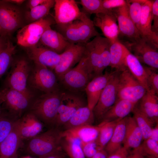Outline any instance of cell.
Returning a JSON list of instances; mask_svg holds the SVG:
<instances>
[{
    "mask_svg": "<svg viewBox=\"0 0 158 158\" xmlns=\"http://www.w3.org/2000/svg\"><path fill=\"white\" fill-rule=\"evenodd\" d=\"M86 105L83 99L79 96L72 93L64 92L54 125L57 127L63 126L78 109Z\"/></svg>",
    "mask_w": 158,
    "mask_h": 158,
    "instance_id": "cell-14",
    "label": "cell"
},
{
    "mask_svg": "<svg viewBox=\"0 0 158 158\" xmlns=\"http://www.w3.org/2000/svg\"><path fill=\"white\" fill-rule=\"evenodd\" d=\"M0 158H2L0 157Z\"/></svg>",
    "mask_w": 158,
    "mask_h": 158,
    "instance_id": "cell-59",
    "label": "cell"
},
{
    "mask_svg": "<svg viewBox=\"0 0 158 158\" xmlns=\"http://www.w3.org/2000/svg\"><path fill=\"white\" fill-rule=\"evenodd\" d=\"M46 0H30L28 3L27 6L31 9L44 3Z\"/></svg>",
    "mask_w": 158,
    "mask_h": 158,
    "instance_id": "cell-47",
    "label": "cell"
},
{
    "mask_svg": "<svg viewBox=\"0 0 158 158\" xmlns=\"http://www.w3.org/2000/svg\"><path fill=\"white\" fill-rule=\"evenodd\" d=\"M22 158H31L29 156H26V157H23Z\"/></svg>",
    "mask_w": 158,
    "mask_h": 158,
    "instance_id": "cell-57",
    "label": "cell"
},
{
    "mask_svg": "<svg viewBox=\"0 0 158 158\" xmlns=\"http://www.w3.org/2000/svg\"><path fill=\"white\" fill-rule=\"evenodd\" d=\"M29 58L35 64L54 69L59 63L60 54L43 46H34L26 48Z\"/></svg>",
    "mask_w": 158,
    "mask_h": 158,
    "instance_id": "cell-17",
    "label": "cell"
},
{
    "mask_svg": "<svg viewBox=\"0 0 158 158\" xmlns=\"http://www.w3.org/2000/svg\"><path fill=\"white\" fill-rule=\"evenodd\" d=\"M48 16L21 28L16 35L18 44L25 48L37 45L44 31L55 22Z\"/></svg>",
    "mask_w": 158,
    "mask_h": 158,
    "instance_id": "cell-8",
    "label": "cell"
},
{
    "mask_svg": "<svg viewBox=\"0 0 158 158\" xmlns=\"http://www.w3.org/2000/svg\"><path fill=\"white\" fill-rule=\"evenodd\" d=\"M128 154V150L121 147L113 153L108 155L107 158H126Z\"/></svg>",
    "mask_w": 158,
    "mask_h": 158,
    "instance_id": "cell-46",
    "label": "cell"
},
{
    "mask_svg": "<svg viewBox=\"0 0 158 158\" xmlns=\"http://www.w3.org/2000/svg\"></svg>",
    "mask_w": 158,
    "mask_h": 158,
    "instance_id": "cell-60",
    "label": "cell"
},
{
    "mask_svg": "<svg viewBox=\"0 0 158 158\" xmlns=\"http://www.w3.org/2000/svg\"><path fill=\"white\" fill-rule=\"evenodd\" d=\"M22 141L17 120L11 131L0 143V157L9 158L14 155L17 153Z\"/></svg>",
    "mask_w": 158,
    "mask_h": 158,
    "instance_id": "cell-26",
    "label": "cell"
},
{
    "mask_svg": "<svg viewBox=\"0 0 158 158\" xmlns=\"http://www.w3.org/2000/svg\"><path fill=\"white\" fill-rule=\"evenodd\" d=\"M121 120L118 119L107 122H101L98 125L99 127V133L95 141L100 149H104L110 140L117 123Z\"/></svg>",
    "mask_w": 158,
    "mask_h": 158,
    "instance_id": "cell-33",
    "label": "cell"
},
{
    "mask_svg": "<svg viewBox=\"0 0 158 158\" xmlns=\"http://www.w3.org/2000/svg\"><path fill=\"white\" fill-rule=\"evenodd\" d=\"M147 91L128 69L118 71L116 100L125 99L137 104Z\"/></svg>",
    "mask_w": 158,
    "mask_h": 158,
    "instance_id": "cell-5",
    "label": "cell"
},
{
    "mask_svg": "<svg viewBox=\"0 0 158 158\" xmlns=\"http://www.w3.org/2000/svg\"><path fill=\"white\" fill-rule=\"evenodd\" d=\"M147 158H158V157H155L153 156H146Z\"/></svg>",
    "mask_w": 158,
    "mask_h": 158,
    "instance_id": "cell-56",
    "label": "cell"
},
{
    "mask_svg": "<svg viewBox=\"0 0 158 158\" xmlns=\"http://www.w3.org/2000/svg\"><path fill=\"white\" fill-rule=\"evenodd\" d=\"M143 140L142 133L133 117L127 116L123 147L129 149L138 148Z\"/></svg>",
    "mask_w": 158,
    "mask_h": 158,
    "instance_id": "cell-25",
    "label": "cell"
},
{
    "mask_svg": "<svg viewBox=\"0 0 158 158\" xmlns=\"http://www.w3.org/2000/svg\"><path fill=\"white\" fill-rule=\"evenodd\" d=\"M9 158H18L17 153Z\"/></svg>",
    "mask_w": 158,
    "mask_h": 158,
    "instance_id": "cell-54",
    "label": "cell"
},
{
    "mask_svg": "<svg viewBox=\"0 0 158 158\" xmlns=\"http://www.w3.org/2000/svg\"><path fill=\"white\" fill-rule=\"evenodd\" d=\"M63 131L53 128L28 140L25 147L29 154L39 157L49 154L60 149Z\"/></svg>",
    "mask_w": 158,
    "mask_h": 158,
    "instance_id": "cell-3",
    "label": "cell"
},
{
    "mask_svg": "<svg viewBox=\"0 0 158 158\" xmlns=\"http://www.w3.org/2000/svg\"><path fill=\"white\" fill-rule=\"evenodd\" d=\"M85 44H71L61 54L60 61L54 70L61 81L65 74L78 63L85 53Z\"/></svg>",
    "mask_w": 158,
    "mask_h": 158,
    "instance_id": "cell-12",
    "label": "cell"
},
{
    "mask_svg": "<svg viewBox=\"0 0 158 158\" xmlns=\"http://www.w3.org/2000/svg\"><path fill=\"white\" fill-rule=\"evenodd\" d=\"M95 118L92 110L87 105L78 109L63 126L66 130L83 125H92Z\"/></svg>",
    "mask_w": 158,
    "mask_h": 158,
    "instance_id": "cell-30",
    "label": "cell"
},
{
    "mask_svg": "<svg viewBox=\"0 0 158 158\" xmlns=\"http://www.w3.org/2000/svg\"><path fill=\"white\" fill-rule=\"evenodd\" d=\"M99 131L98 125H86L65 130L63 137L77 139L81 142H87L95 140Z\"/></svg>",
    "mask_w": 158,
    "mask_h": 158,
    "instance_id": "cell-28",
    "label": "cell"
},
{
    "mask_svg": "<svg viewBox=\"0 0 158 158\" xmlns=\"http://www.w3.org/2000/svg\"><path fill=\"white\" fill-rule=\"evenodd\" d=\"M137 149L144 156L158 157V142L150 138L144 140Z\"/></svg>",
    "mask_w": 158,
    "mask_h": 158,
    "instance_id": "cell-41",
    "label": "cell"
},
{
    "mask_svg": "<svg viewBox=\"0 0 158 158\" xmlns=\"http://www.w3.org/2000/svg\"><path fill=\"white\" fill-rule=\"evenodd\" d=\"M149 138H150L158 142V123L154 128H153Z\"/></svg>",
    "mask_w": 158,
    "mask_h": 158,
    "instance_id": "cell-52",
    "label": "cell"
},
{
    "mask_svg": "<svg viewBox=\"0 0 158 158\" xmlns=\"http://www.w3.org/2000/svg\"><path fill=\"white\" fill-rule=\"evenodd\" d=\"M136 104L125 99L116 100L104 115L101 122L122 119L132 112Z\"/></svg>",
    "mask_w": 158,
    "mask_h": 158,
    "instance_id": "cell-27",
    "label": "cell"
},
{
    "mask_svg": "<svg viewBox=\"0 0 158 158\" xmlns=\"http://www.w3.org/2000/svg\"><path fill=\"white\" fill-rule=\"evenodd\" d=\"M126 158H145L144 156L138 149H134L132 153L128 155Z\"/></svg>",
    "mask_w": 158,
    "mask_h": 158,
    "instance_id": "cell-49",
    "label": "cell"
},
{
    "mask_svg": "<svg viewBox=\"0 0 158 158\" xmlns=\"http://www.w3.org/2000/svg\"><path fill=\"white\" fill-rule=\"evenodd\" d=\"M102 36H97L85 44V53L94 78L103 74L101 64V43Z\"/></svg>",
    "mask_w": 158,
    "mask_h": 158,
    "instance_id": "cell-22",
    "label": "cell"
},
{
    "mask_svg": "<svg viewBox=\"0 0 158 158\" xmlns=\"http://www.w3.org/2000/svg\"><path fill=\"white\" fill-rule=\"evenodd\" d=\"M126 62L127 69L131 74L148 91L147 74L145 66L130 51L126 56Z\"/></svg>",
    "mask_w": 158,
    "mask_h": 158,
    "instance_id": "cell-31",
    "label": "cell"
},
{
    "mask_svg": "<svg viewBox=\"0 0 158 158\" xmlns=\"http://www.w3.org/2000/svg\"><path fill=\"white\" fill-rule=\"evenodd\" d=\"M145 68L147 74L148 90L158 95V74L155 72L156 70L147 66H145Z\"/></svg>",
    "mask_w": 158,
    "mask_h": 158,
    "instance_id": "cell-42",
    "label": "cell"
},
{
    "mask_svg": "<svg viewBox=\"0 0 158 158\" xmlns=\"http://www.w3.org/2000/svg\"><path fill=\"white\" fill-rule=\"evenodd\" d=\"M144 0H126L130 16L138 28L139 26Z\"/></svg>",
    "mask_w": 158,
    "mask_h": 158,
    "instance_id": "cell-40",
    "label": "cell"
},
{
    "mask_svg": "<svg viewBox=\"0 0 158 158\" xmlns=\"http://www.w3.org/2000/svg\"><path fill=\"white\" fill-rule=\"evenodd\" d=\"M57 25L58 32L71 44H86L92 38L100 35L92 20L84 12L78 20L68 24Z\"/></svg>",
    "mask_w": 158,
    "mask_h": 158,
    "instance_id": "cell-1",
    "label": "cell"
},
{
    "mask_svg": "<svg viewBox=\"0 0 158 158\" xmlns=\"http://www.w3.org/2000/svg\"><path fill=\"white\" fill-rule=\"evenodd\" d=\"M7 2L17 5H20L25 1L24 0H4Z\"/></svg>",
    "mask_w": 158,
    "mask_h": 158,
    "instance_id": "cell-53",
    "label": "cell"
},
{
    "mask_svg": "<svg viewBox=\"0 0 158 158\" xmlns=\"http://www.w3.org/2000/svg\"><path fill=\"white\" fill-rule=\"evenodd\" d=\"M2 103V101L1 99V100H0V115L1 113V104Z\"/></svg>",
    "mask_w": 158,
    "mask_h": 158,
    "instance_id": "cell-55",
    "label": "cell"
},
{
    "mask_svg": "<svg viewBox=\"0 0 158 158\" xmlns=\"http://www.w3.org/2000/svg\"><path fill=\"white\" fill-rule=\"evenodd\" d=\"M106 71L104 74L94 78L88 84L85 91L87 99V105L93 110L100 95L114 73Z\"/></svg>",
    "mask_w": 158,
    "mask_h": 158,
    "instance_id": "cell-21",
    "label": "cell"
},
{
    "mask_svg": "<svg viewBox=\"0 0 158 158\" xmlns=\"http://www.w3.org/2000/svg\"><path fill=\"white\" fill-rule=\"evenodd\" d=\"M138 108L154 123L158 121V97L153 92L147 91L139 101Z\"/></svg>",
    "mask_w": 158,
    "mask_h": 158,
    "instance_id": "cell-29",
    "label": "cell"
},
{
    "mask_svg": "<svg viewBox=\"0 0 158 158\" xmlns=\"http://www.w3.org/2000/svg\"><path fill=\"white\" fill-rule=\"evenodd\" d=\"M130 51L118 39L111 42L110 47L111 61L109 66L116 71H121L127 69L126 59Z\"/></svg>",
    "mask_w": 158,
    "mask_h": 158,
    "instance_id": "cell-24",
    "label": "cell"
},
{
    "mask_svg": "<svg viewBox=\"0 0 158 158\" xmlns=\"http://www.w3.org/2000/svg\"><path fill=\"white\" fill-rule=\"evenodd\" d=\"M54 6V19L57 25L71 23L80 18L83 13L74 0H55Z\"/></svg>",
    "mask_w": 158,
    "mask_h": 158,
    "instance_id": "cell-15",
    "label": "cell"
},
{
    "mask_svg": "<svg viewBox=\"0 0 158 158\" xmlns=\"http://www.w3.org/2000/svg\"><path fill=\"white\" fill-rule=\"evenodd\" d=\"M8 39L0 36V54L6 48L7 45Z\"/></svg>",
    "mask_w": 158,
    "mask_h": 158,
    "instance_id": "cell-50",
    "label": "cell"
},
{
    "mask_svg": "<svg viewBox=\"0 0 158 158\" xmlns=\"http://www.w3.org/2000/svg\"><path fill=\"white\" fill-rule=\"evenodd\" d=\"M118 74V71H114L92 110L95 118L97 120L101 121L105 114L116 100Z\"/></svg>",
    "mask_w": 158,
    "mask_h": 158,
    "instance_id": "cell-13",
    "label": "cell"
},
{
    "mask_svg": "<svg viewBox=\"0 0 158 158\" xmlns=\"http://www.w3.org/2000/svg\"><path fill=\"white\" fill-rule=\"evenodd\" d=\"M17 124L22 140H28L39 134L43 128L42 123L29 111L18 119Z\"/></svg>",
    "mask_w": 158,
    "mask_h": 158,
    "instance_id": "cell-20",
    "label": "cell"
},
{
    "mask_svg": "<svg viewBox=\"0 0 158 158\" xmlns=\"http://www.w3.org/2000/svg\"><path fill=\"white\" fill-rule=\"evenodd\" d=\"M125 46L141 62L149 67L158 69V46L142 38L133 42H126Z\"/></svg>",
    "mask_w": 158,
    "mask_h": 158,
    "instance_id": "cell-11",
    "label": "cell"
},
{
    "mask_svg": "<svg viewBox=\"0 0 158 158\" xmlns=\"http://www.w3.org/2000/svg\"><path fill=\"white\" fill-rule=\"evenodd\" d=\"M61 147L70 158H85L81 145L77 139L63 137Z\"/></svg>",
    "mask_w": 158,
    "mask_h": 158,
    "instance_id": "cell-36",
    "label": "cell"
},
{
    "mask_svg": "<svg viewBox=\"0 0 158 158\" xmlns=\"http://www.w3.org/2000/svg\"><path fill=\"white\" fill-rule=\"evenodd\" d=\"M60 149L49 154L39 157V158H63V156Z\"/></svg>",
    "mask_w": 158,
    "mask_h": 158,
    "instance_id": "cell-48",
    "label": "cell"
},
{
    "mask_svg": "<svg viewBox=\"0 0 158 158\" xmlns=\"http://www.w3.org/2000/svg\"><path fill=\"white\" fill-rule=\"evenodd\" d=\"M32 93L6 87L0 91V97L9 114L19 119L28 110L33 101Z\"/></svg>",
    "mask_w": 158,
    "mask_h": 158,
    "instance_id": "cell-6",
    "label": "cell"
},
{
    "mask_svg": "<svg viewBox=\"0 0 158 158\" xmlns=\"http://www.w3.org/2000/svg\"><path fill=\"white\" fill-rule=\"evenodd\" d=\"M1 100V98H0V100Z\"/></svg>",
    "mask_w": 158,
    "mask_h": 158,
    "instance_id": "cell-58",
    "label": "cell"
},
{
    "mask_svg": "<svg viewBox=\"0 0 158 158\" xmlns=\"http://www.w3.org/2000/svg\"><path fill=\"white\" fill-rule=\"evenodd\" d=\"M17 119L9 114L1 113L0 115V143L11 131Z\"/></svg>",
    "mask_w": 158,
    "mask_h": 158,
    "instance_id": "cell-38",
    "label": "cell"
},
{
    "mask_svg": "<svg viewBox=\"0 0 158 158\" xmlns=\"http://www.w3.org/2000/svg\"><path fill=\"white\" fill-rule=\"evenodd\" d=\"M92 21L95 26L99 28L105 37L111 42L118 39L119 30L117 18L112 10L95 15Z\"/></svg>",
    "mask_w": 158,
    "mask_h": 158,
    "instance_id": "cell-18",
    "label": "cell"
},
{
    "mask_svg": "<svg viewBox=\"0 0 158 158\" xmlns=\"http://www.w3.org/2000/svg\"><path fill=\"white\" fill-rule=\"evenodd\" d=\"M126 0H102V6L107 11L122 7L126 4Z\"/></svg>",
    "mask_w": 158,
    "mask_h": 158,
    "instance_id": "cell-44",
    "label": "cell"
},
{
    "mask_svg": "<svg viewBox=\"0 0 158 158\" xmlns=\"http://www.w3.org/2000/svg\"><path fill=\"white\" fill-rule=\"evenodd\" d=\"M133 117L142 133L143 140L149 138L154 123L137 107L136 104L132 112Z\"/></svg>",
    "mask_w": 158,
    "mask_h": 158,
    "instance_id": "cell-35",
    "label": "cell"
},
{
    "mask_svg": "<svg viewBox=\"0 0 158 158\" xmlns=\"http://www.w3.org/2000/svg\"><path fill=\"white\" fill-rule=\"evenodd\" d=\"M152 0H144L140 19L138 30L141 38L158 46V34L152 30Z\"/></svg>",
    "mask_w": 158,
    "mask_h": 158,
    "instance_id": "cell-19",
    "label": "cell"
},
{
    "mask_svg": "<svg viewBox=\"0 0 158 158\" xmlns=\"http://www.w3.org/2000/svg\"><path fill=\"white\" fill-rule=\"evenodd\" d=\"M108 154L104 149L99 150L91 158H107Z\"/></svg>",
    "mask_w": 158,
    "mask_h": 158,
    "instance_id": "cell-51",
    "label": "cell"
},
{
    "mask_svg": "<svg viewBox=\"0 0 158 158\" xmlns=\"http://www.w3.org/2000/svg\"><path fill=\"white\" fill-rule=\"evenodd\" d=\"M94 78L87 56L85 54L77 65L67 72L60 81L69 91H85L88 83Z\"/></svg>",
    "mask_w": 158,
    "mask_h": 158,
    "instance_id": "cell-4",
    "label": "cell"
},
{
    "mask_svg": "<svg viewBox=\"0 0 158 158\" xmlns=\"http://www.w3.org/2000/svg\"><path fill=\"white\" fill-rule=\"evenodd\" d=\"M152 15L153 25L152 26L153 32L158 34V0L153 1L152 7Z\"/></svg>",
    "mask_w": 158,
    "mask_h": 158,
    "instance_id": "cell-45",
    "label": "cell"
},
{
    "mask_svg": "<svg viewBox=\"0 0 158 158\" xmlns=\"http://www.w3.org/2000/svg\"><path fill=\"white\" fill-rule=\"evenodd\" d=\"M16 47L8 39L6 49L0 54V78L6 73L12 62Z\"/></svg>",
    "mask_w": 158,
    "mask_h": 158,
    "instance_id": "cell-37",
    "label": "cell"
},
{
    "mask_svg": "<svg viewBox=\"0 0 158 158\" xmlns=\"http://www.w3.org/2000/svg\"><path fill=\"white\" fill-rule=\"evenodd\" d=\"M127 117L118 122L110 140L104 148V150L108 155L113 153L122 147L121 145L125 136Z\"/></svg>",
    "mask_w": 158,
    "mask_h": 158,
    "instance_id": "cell-32",
    "label": "cell"
},
{
    "mask_svg": "<svg viewBox=\"0 0 158 158\" xmlns=\"http://www.w3.org/2000/svg\"><path fill=\"white\" fill-rule=\"evenodd\" d=\"M23 23L19 7L4 0H0V36L8 39L15 31L23 27Z\"/></svg>",
    "mask_w": 158,
    "mask_h": 158,
    "instance_id": "cell-7",
    "label": "cell"
},
{
    "mask_svg": "<svg viewBox=\"0 0 158 158\" xmlns=\"http://www.w3.org/2000/svg\"><path fill=\"white\" fill-rule=\"evenodd\" d=\"M28 62L25 59L16 60L12 65L6 78V87L13 89L28 93H32L27 87L31 71Z\"/></svg>",
    "mask_w": 158,
    "mask_h": 158,
    "instance_id": "cell-10",
    "label": "cell"
},
{
    "mask_svg": "<svg viewBox=\"0 0 158 158\" xmlns=\"http://www.w3.org/2000/svg\"><path fill=\"white\" fill-rule=\"evenodd\" d=\"M81 145L85 157L91 158L100 149L97 145L95 140L87 142H81Z\"/></svg>",
    "mask_w": 158,
    "mask_h": 158,
    "instance_id": "cell-43",
    "label": "cell"
},
{
    "mask_svg": "<svg viewBox=\"0 0 158 158\" xmlns=\"http://www.w3.org/2000/svg\"><path fill=\"white\" fill-rule=\"evenodd\" d=\"M54 3V0H46L42 4L30 9L25 14L26 21L29 24L46 17Z\"/></svg>",
    "mask_w": 158,
    "mask_h": 158,
    "instance_id": "cell-34",
    "label": "cell"
},
{
    "mask_svg": "<svg viewBox=\"0 0 158 158\" xmlns=\"http://www.w3.org/2000/svg\"><path fill=\"white\" fill-rule=\"evenodd\" d=\"M112 11L117 18L118 36L120 35L126 38L128 40L127 42L131 43L134 42L141 38L137 28L130 16L127 2L124 6L113 9Z\"/></svg>",
    "mask_w": 158,
    "mask_h": 158,
    "instance_id": "cell-16",
    "label": "cell"
},
{
    "mask_svg": "<svg viewBox=\"0 0 158 158\" xmlns=\"http://www.w3.org/2000/svg\"><path fill=\"white\" fill-rule=\"evenodd\" d=\"M39 42L42 46L59 54L71 44L60 32L52 29L51 27L44 31Z\"/></svg>",
    "mask_w": 158,
    "mask_h": 158,
    "instance_id": "cell-23",
    "label": "cell"
},
{
    "mask_svg": "<svg viewBox=\"0 0 158 158\" xmlns=\"http://www.w3.org/2000/svg\"><path fill=\"white\" fill-rule=\"evenodd\" d=\"M80 3L82 6L83 12L87 14L105 13L110 11L105 10L102 4V0H81Z\"/></svg>",
    "mask_w": 158,
    "mask_h": 158,
    "instance_id": "cell-39",
    "label": "cell"
},
{
    "mask_svg": "<svg viewBox=\"0 0 158 158\" xmlns=\"http://www.w3.org/2000/svg\"><path fill=\"white\" fill-rule=\"evenodd\" d=\"M58 80L56 74L51 70L35 64L34 67L31 71L28 83L33 88L45 93L59 90Z\"/></svg>",
    "mask_w": 158,
    "mask_h": 158,
    "instance_id": "cell-9",
    "label": "cell"
},
{
    "mask_svg": "<svg viewBox=\"0 0 158 158\" xmlns=\"http://www.w3.org/2000/svg\"><path fill=\"white\" fill-rule=\"evenodd\" d=\"M64 92L59 90L45 93L33 100L28 111L42 123L54 125Z\"/></svg>",
    "mask_w": 158,
    "mask_h": 158,
    "instance_id": "cell-2",
    "label": "cell"
}]
</instances>
